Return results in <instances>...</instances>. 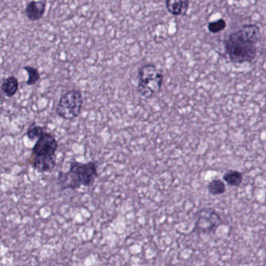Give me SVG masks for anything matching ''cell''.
<instances>
[{"label": "cell", "mask_w": 266, "mask_h": 266, "mask_svg": "<svg viewBox=\"0 0 266 266\" xmlns=\"http://www.w3.org/2000/svg\"><path fill=\"white\" fill-rule=\"evenodd\" d=\"M261 38L259 27L245 25L232 32L224 42L226 53L234 63H251L256 59L257 44Z\"/></svg>", "instance_id": "cell-1"}, {"label": "cell", "mask_w": 266, "mask_h": 266, "mask_svg": "<svg viewBox=\"0 0 266 266\" xmlns=\"http://www.w3.org/2000/svg\"><path fill=\"white\" fill-rule=\"evenodd\" d=\"M97 164L94 162H80L72 161L67 172L60 171L57 176V184L60 189L65 190H78L80 187H90L97 178Z\"/></svg>", "instance_id": "cell-2"}, {"label": "cell", "mask_w": 266, "mask_h": 266, "mask_svg": "<svg viewBox=\"0 0 266 266\" xmlns=\"http://www.w3.org/2000/svg\"><path fill=\"white\" fill-rule=\"evenodd\" d=\"M137 80V91L141 97L149 100L160 91L163 85V72L156 65L148 63L139 69Z\"/></svg>", "instance_id": "cell-3"}, {"label": "cell", "mask_w": 266, "mask_h": 266, "mask_svg": "<svg viewBox=\"0 0 266 266\" xmlns=\"http://www.w3.org/2000/svg\"><path fill=\"white\" fill-rule=\"evenodd\" d=\"M83 104L82 93L78 90H69L60 98L56 107V113L62 119L72 120L81 114Z\"/></svg>", "instance_id": "cell-4"}, {"label": "cell", "mask_w": 266, "mask_h": 266, "mask_svg": "<svg viewBox=\"0 0 266 266\" xmlns=\"http://www.w3.org/2000/svg\"><path fill=\"white\" fill-rule=\"evenodd\" d=\"M221 224V216L215 209L203 208L195 215L194 232L204 234L214 233Z\"/></svg>", "instance_id": "cell-5"}, {"label": "cell", "mask_w": 266, "mask_h": 266, "mask_svg": "<svg viewBox=\"0 0 266 266\" xmlns=\"http://www.w3.org/2000/svg\"><path fill=\"white\" fill-rule=\"evenodd\" d=\"M59 143L57 139L50 133L45 132L37 139L35 146L32 148V157H46L56 156Z\"/></svg>", "instance_id": "cell-6"}, {"label": "cell", "mask_w": 266, "mask_h": 266, "mask_svg": "<svg viewBox=\"0 0 266 266\" xmlns=\"http://www.w3.org/2000/svg\"><path fill=\"white\" fill-rule=\"evenodd\" d=\"M46 7V0H32L27 4L25 15L32 21L39 20L43 17Z\"/></svg>", "instance_id": "cell-7"}, {"label": "cell", "mask_w": 266, "mask_h": 266, "mask_svg": "<svg viewBox=\"0 0 266 266\" xmlns=\"http://www.w3.org/2000/svg\"><path fill=\"white\" fill-rule=\"evenodd\" d=\"M31 165L35 171L40 174L53 171L57 164V156L46 157H32L31 156Z\"/></svg>", "instance_id": "cell-8"}, {"label": "cell", "mask_w": 266, "mask_h": 266, "mask_svg": "<svg viewBox=\"0 0 266 266\" xmlns=\"http://www.w3.org/2000/svg\"><path fill=\"white\" fill-rule=\"evenodd\" d=\"M165 7L172 15L185 16L190 7V0H165Z\"/></svg>", "instance_id": "cell-9"}, {"label": "cell", "mask_w": 266, "mask_h": 266, "mask_svg": "<svg viewBox=\"0 0 266 266\" xmlns=\"http://www.w3.org/2000/svg\"><path fill=\"white\" fill-rule=\"evenodd\" d=\"M1 89L7 98L13 97L17 94L19 89L18 80L14 76L8 77L3 81Z\"/></svg>", "instance_id": "cell-10"}, {"label": "cell", "mask_w": 266, "mask_h": 266, "mask_svg": "<svg viewBox=\"0 0 266 266\" xmlns=\"http://www.w3.org/2000/svg\"><path fill=\"white\" fill-rule=\"evenodd\" d=\"M223 179L230 187H237L243 182V174L238 171H228L223 174Z\"/></svg>", "instance_id": "cell-11"}, {"label": "cell", "mask_w": 266, "mask_h": 266, "mask_svg": "<svg viewBox=\"0 0 266 266\" xmlns=\"http://www.w3.org/2000/svg\"><path fill=\"white\" fill-rule=\"evenodd\" d=\"M207 189H208V193L212 195V196H220L225 193L227 190V187H226L225 181L224 180H220V179H215L212 181L208 183L207 185Z\"/></svg>", "instance_id": "cell-12"}, {"label": "cell", "mask_w": 266, "mask_h": 266, "mask_svg": "<svg viewBox=\"0 0 266 266\" xmlns=\"http://www.w3.org/2000/svg\"><path fill=\"white\" fill-rule=\"evenodd\" d=\"M45 128L41 126L33 123L31 124L29 129L27 131L26 135L30 140H36L38 137H41V134L45 132Z\"/></svg>", "instance_id": "cell-13"}, {"label": "cell", "mask_w": 266, "mask_h": 266, "mask_svg": "<svg viewBox=\"0 0 266 266\" xmlns=\"http://www.w3.org/2000/svg\"><path fill=\"white\" fill-rule=\"evenodd\" d=\"M29 75V79L27 81L28 85H35L40 80V73L37 68L33 66H27L23 67Z\"/></svg>", "instance_id": "cell-14"}, {"label": "cell", "mask_w": 266, "mask_h": 266, "mask_svg": "<svg viewBox=\"0 0 266 266\" xmlns=\"http://www.w3.org/2000/svg\"><path fill=\"white\" fill-rule=\"evenodd\" d=\"M227 28V22L224 19H219L216 21L211 22L208 25V30L212 33H220Z\"/></svg>", "instance_id": "cell-15"}, {"label": "cell", "mask_w": 266, "mask_h": 266, "mask_svg": "<svg viewBox=\"0 0 266 266\" xmlns=\"http://www.w3.org/2000/svg\"><path fill=\"white\" fill-rule=\"evenodd\" d=\"M265 106H266V96H265Z\"/></svg>", "instance_id": "cell-16"}]
</instances>
